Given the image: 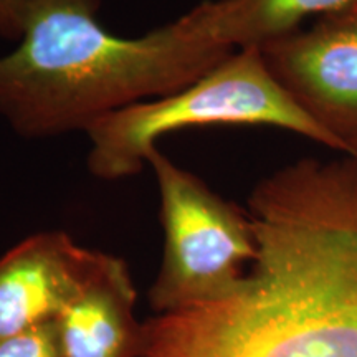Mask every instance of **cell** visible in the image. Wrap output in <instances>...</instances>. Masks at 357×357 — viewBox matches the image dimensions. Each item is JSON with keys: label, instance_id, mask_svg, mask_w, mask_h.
<instances>
[{"label": "cell", "instance_id": "obj_1", "mask_svg": "<svg viewBox=\"0 0 357 357\" xmlns=\"http://www.w3.org/2000/svg\"><path fill=\"white\" fill-rule=\"evenodd\" d=\"M257 257L234 291L154 314L136 357H357V159H300L253 187Z\"/></svg>", "mask_w": 357, "mask_h": 357}, {"label": "cell", "instance_id": "obj_2", "mask_svg": "<svg viewBox=\"0 0 357 357\" xmlns=\"http://www.w3.org/2000/svg\"><path fill=\"white\" fill-rule=\"evenodd\" d=\"M98 0H40L19 47L0 56V118L22 137L86 131L102 116L166 96L231 53L205 43L184 15L142 37L108 32Z\"/></svg>", "mask_w": 357, "mask_h": 357}, {"label": "cell", "instance_id": "obj_3", "mask_svg": "<svg viewBox=\"0 0 357 357\" xmlns=\"http://www.w3.org/2000/svg\"><path fill=\"white\" fill-rule=\"evenodd\" d=\"M271 126L294 132L341 154L276 82L260 48L227 56L204 77L171 95L153 98L102 116L86 131L88 171L102 181L139 174L166 134L195 126Z\"/></svg>", "mask_w": 357, "mask_h": 357}, {"label": "cell", "instance_id": "obj_4", "mask_svg": "<svg viewBox=\"0 0 357 357\" xmlns=\"http://www.w3.org/2000/svg\"><path fill=\"white\" fill-rule=\"evenodd\" d=\"M147 167L158 178L164 252L149 289L154 314L181 311L234 291L257 257L247 208L229 202L159 147Z\"/></svg>", "mask_w": 357, "mask_h": 357}, {"label": "cell", "instance_id": "obj_5", "mask_svg": "<svg viewBox=\"0 0 357 357\" xmlns=\"http://www.w3.org/2000/svg\"><path fill=\"white\" fill-rule=\"evenodd\" d=\"M276 82L349 155L357 141V3L261 45Z\"/></svg>", "mask_w": 357, "mask_h": 357}, {"label": "cell", "instance_id": "obj_6", "mask_svg": "<svg viewBox=\"0 0 357 357\" xmlns=\"http://www.w3.org/2000/svg\"><path fill=\"white\" fill-rule=\"evenodd\" d=\"M102 252L66 231H40L0 257V341L53 321L77 296Z\"/></svg>", "mask_w": 357, "mask_h": 357}, {"label": "cell", "instance_id": "obj_7", "mask_svg": "<svg viewBox=\"0 0 357 357\" xmlns=\"http://www.w3.org/2000/svg\"><path fill=\"white\" fill-rule=\"evenodd\" d=\"M136 288L123 258L102 252L86 283L56 316L63 357H136L142 323L134 314Z\"/></svg>", "mask_w": 357, "mask_h": 357}, {"label": "cell", "instance_id": "obj_8", "mask_svg": "<svg viewBox=\"0 0 357 357\" xmlns=\"http://www.w3.org/2000/svg\"><path fill=\"white\" fill-rule=\"evenodd\" d=\"M357 0H205L184 13L192 29L217 50L260 48L301 29L311 17L326 15Z\"/></svg>", "mask_w": 357, "mask_h": 357}, {"label": "cell", "instance_id": "obj_9", "mask_svg": "<svg viewBox=\"0 0 357 357\" xmlns=\"http://www.w3.org/2000/svg\"><path fill=\"white\" fill-rule=\"evenodd\" d=\"M0 357H63L58 344L55 321L0 341Z\"/></svg>", "mask_w": 357, "mask_h": 357}, {"label": "cell", "instance_id": "obj_10", "mask_svg": "<svg viewBox=\"0 0 357 357\" xmlns=\"http://www.w3.org/2000/svg\"><path fill=\"white\" fill-rule=\"evenodd\" d=\"M40 0H0V38L20 42L25 22Z\"/></svg>", "mask_w": 357, "mask_h": 357}, {"label": "cell", "instance_id": "obj_11", "mask_svg": "<svg viewBox=\"0 0 357 357\" xmlns=\"http://www.w3.org/2000/svg\"><path fill=\"white\" fill-rule=\"evenodd\" d=\"M351 158L357 159V141L352 142V149H351Z\"/></svg>", "mask_w": 357, "mask_h": 357}]
</instances>
